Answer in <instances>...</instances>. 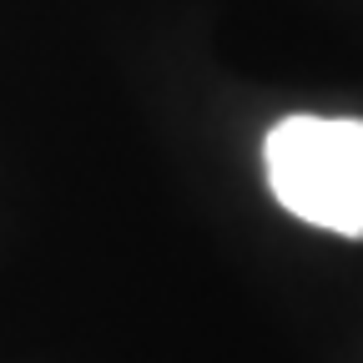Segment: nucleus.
Segmentation results:
<instances>
[{"label":"nucleus","mask_w":363,"mask_h":363,"mask_svg":"<svg viewBox=\"0 0 363 363\" xmlns=\"http://www.w3.org/2000/svg\"><path fill=\"white\" fill-rule=\"evenodd\" d=\"M267 187L298 222L363 238V121L288 116L262 142Z\"/></svg>","instance_id":"nucleus-1"}]
</instances>
